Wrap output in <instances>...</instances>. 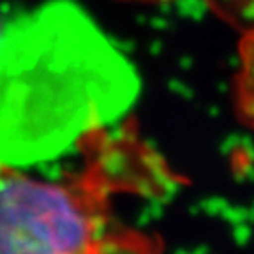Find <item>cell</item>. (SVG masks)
Wrapping results in <instances>:
<instances>
[{"label":"cell","instance_id":"cell-1","mask_svg":"<svg viewBox=\"0 0 254 254\" xmlns=\"http://www.w3.org/2000/svg\"><path fill=\"white\" fill-rule=\"evenodd\" d=\"M132 88L126 60L83 12L44 9L0 41V152L59 147L115 113Z\"/></svg>","mask_w":254,"mask_h":254},{"label":"cell","instance_id":"cell-3","mask_svg":"<svg viewBox=\"0 0 254 254\" xmlns=\"http://www.w3.org/2000/svg\"><path fill=\"white\" fill-rule=\"evenodd\" d=\"M233 108L238 120L254 131V27L238 41V67L233 76Z\"/></svg>","mask_w":254,"mask_h":254},{"label":"cell","instance_id":"cell-2","mask_svg":"<svg viewBox=\"0 0 254 254\" xmlns=\"http://www.w3.org/2000/svg\"><path fill=\"white\" fill-rule=\"evenodd\" d=\"M99 179H39L0 163V254H141L113 231Z\"/></svg>","mask_w":254,"mask_h":254}]
</instances>
